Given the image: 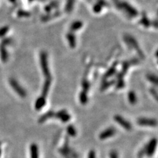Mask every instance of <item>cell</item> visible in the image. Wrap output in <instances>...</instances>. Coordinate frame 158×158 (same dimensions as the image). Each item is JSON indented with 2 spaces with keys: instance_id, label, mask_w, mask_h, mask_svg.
I'll use <instances>...</instances> for the list:
<instances>
[{
  "instance_id": "obj_1",
  "label": "cell",
  "mask_w": 158,
  "mask_h": 158,
  "mask_svg": "<svg viewBox=\"0 0 158 158\" xmlns=\"http://www.w3.org/2000/svg\"><path fill=\"white\" fill-rule=\"evenodd\" d=\"M40 65L42 71L44 76L46 78H51V74H50V71L48 65V54L46 52L42 51L40 54Z\"/></svg>"
},
{
  "instance_id": "obj_24",
  "label": "cell",
  "mask_w": 158,
  "mask_h": 158,
  "mask_svg": "<svg viewBox=\"0 0 158 158\" xmlns=\"http://www.w3.org/2000/svg\"><path fill=\"white\" fill-rule=\"evenodd\" d=\"M141 22L142 23V24H143L144 26H145V27H148L150 24V20L148 19V17H144L143 18L142 17V19L141 20Z\"/></svg>"
},
{
  "instance_id": "obj_13",
  "label": "cell",
  "mask_w": 158,
  "mask_h": 158,
  "mask_svg": "<svg viewBox=\"0 0 158 158\" xmlns=\"http://www.w3.org/2000/svg\"><path fill=\"white\" fill-rule=\"evenodd\" d=\"M46 98L44 96H40L35 102V109L39 111L42 109L46 105Z\"/></svg>"
},
{
  "instance_id": "obj_32",
  "label": "cell",
  "mask_w": 158,
  "mask_h": 158,
  "mask_svg": "<svg viewBox=\"0 0 158 158\" xmlns=\"http://www.w3.org/2000/svg\"><path fill=\"white\" fill-rule=\"evenodd\" d=\"M150 92H151V94H152V96L154 97V98H155V99L156 100H157V91L156 90V88H150Z\"/></svg>"
},
{
  "instance_id": "obj_12",
  "label": "cell",
  "mask_w": 158,
  "mask_h": 158,
  "mask_svg": "<svg viewBox=\"0 0 158 158\" xmlns=\"http://www.w3.org/2000/svg\"><path fill=\"white\" fill-rule=\"evenodd\" d=\"M30 158H39V149L37 144L33 143L30 146Z\"/></svg>"
},
{
  "instance_id": "obj_6",
  "label": "cell",
  "mask_w": 158,
  "mask_h": 158,
  "mask_svg": "<svg viewBox=\"0 0 158 158\" xmlns=\"http://www.w3.org/2000/svg\"><path fill=\"white\" fill-rule=\"evenodd\" d=\"M113 118L117 123H118L120 126L125 128V130L130 131L132 129L131 124L129 123L127 120L125 119L124 117L119 115H115L114 116Z\"/></svg>"
},
{
  "instance_id": "obj_25",
  "label": "cell",
  "mask_w": 158,
  "mask_h": 158,
  "mask_svg": "<svg viewBox=\"0 0 158 158\" xmlns=\"http://www.w3.org/2000/svg\"><path fill=\"white\" fill-rule=\"evenodd\" d=\"M71 115L67 113L65 115H63L59 119L62 121V122H63V123H67V122H68L71 119Z\"/></svg>"
},
{
  "instance_id": "obj_23",
  "label": "cell",
  "mask_w": 158,
  "mask_h": 158,
  "mask_svg": "<svg viewBox=\"0 0 158 158\" xmlns=\"http://www.w3.org/2000/svg\"><path fill=\"white\" fill-rule=\"evenodd\" d=\"M82 88H83V90L87 92V91L90 88L89 82L87 80H84H84L82 81Z\"/></svg>"
},
{
  "instance_id": "obj_15",
  "label": "cell",
  "mask_w": 158,
  "mask_h": 158,
  "mask_svg": "<svg viewBox=\"0 0 158 158\" xmlns=\"http://www.w3.org/2000/svg\"><path fill=\"white\" fill-rule=\"evenodd\" d=\"M117 65V63H115L113 64V65L109 68V70L106 72V73L105 74H104L103 79H106L111 76H113V75L115 73Z\"/></svg>"
},
{
  "instance_id": "obj_9",
  "label": "cell",
  "mask_w": 158,
  "mask_h": 158,
  "mask_svg": "<svg viewBox=\"0 0 158 158\" xmlns=\"http://www.w3.org/2000/svg\"><path fill=\"white\" fill-rule=\"evenodd\" d=\"M67 40L68 41V43L70 46V47L71 48H74L75 46L77 45V41H76V36H75V34H74V32H70L68 33L66 36Z\"/></svg>"
},
{
  "instance_id": "obj_22",
  "label": "cell",
  "mask_w": 158,
  "mask_h": 158,
  "mask_svg": "<svg viewBox=\"0 0 158 158\" xmlns=\"http://www.w3.org/2000/svg\"><path fill=\"white\" fill-rule=\"evenodd\" d=\"M9 30V27L8 26H4L2 28H0V38L5 36L8 34Z\"/></svg>"
},
{
  "instance_id": "obj_34",
  "label": "cell",
  "mask_w": 158,
  "mask_h": 158,
  "mask_svg": "<svg viewBox=\"0 0 158 158\" xmlns=\"http://www.w3.org/2000/svg\"><path fill=\"white\" fill-rule=\"evenodd\" d=\"M88 158H96V154L94 150H90L88 152Z\"/></svg>"
},
{
  "instance_id": "obj_20",
  "label": "cell",
  "mask_w": 158,
  "mask_h": 158,
  "mask_svg": "<svg viewBox=\"0 0 158 158\" xmlns=\"http://www.w3.org/2000/svg\"><path fill=\"white\" fill-rule=\"evenodd\" d=\"M146 78L150 82H152L153 84L155 86L157 85V77L156 74L149 73L146 75Z\"/></svg>"
},
{
  "instance_id": "obj_26",
  "label": "cell",
  "mask_w": 158,
  "mask_h": 158,
  "mask_svg": "<svg viewBox=\"0 0 158 158\" xmlns=\"http://www.w3.org/2000/svg\"><path fill=\"white\" fill-rule=\"evenodd\" d=\"M115 83V81H109V82H104V83L102 84V87H101V90H106V88H109L110 86L113 85Z\"/></svg>"
},
{
  "instance_id": "obj_11",
  "label": "cell",
  "mask_w": 158,
  "mask_h": 158,
  "mask_svg": "<svg viewBox=\"0 0 158 158\" xmlns=\"http://www.w3.org/2000/svg\"><path fill=\"white\" fill-rule=\"evenodd\" d=\"M55 115V112L52 110H50L48 112H46V113H44V115H42L38 119V122L40 123H43L47 121L48 119L50 118H52V117H54Z\"/></svg>"
},
{
  "instance_id": "obj_17",
  "label": "cell",
  "mask_w": 158,
  "mask_h": 158,
  "mask_svg": "<svg viewBox=\"0 0 158 158\" xmlns=\"http://www.w3.org/2000/svg\"><path fill=\"white\" fill-rule=\"evenodd\" d=\"M79 100H80V102L82 104H83V105L87 104L88 101L87 92L84 91V90H82V92H81L80 95H79Z\"/></svg>"
},
{
  "instance_id": "obj_7",
  "label": "cell",
  "mask_w": 158,
  "mask_h": 158,
  "mask_svg": "<svg viewBox=\"0 0 158 158\" xmlns=\"http://www.w3.org/2000/svg\"><path fill=\"white\" fill-rule=\"evenodd\" d=\"M157 141L156 138L151 139L150 142L146 144V155L148 157L152 156L156 150Z\"/></svg>"
},
{
  "instance_id": "obj_8",
  "label": "cell",
  "mask_w": 158,
  "mask_h": 158,
  "mask_svg": "<svg viewBox=\"0 0 158 158\" xmlns=\"http://www.w3.org/2000/svg\"><path fill=\"white\" fill-rule=\"evenodd\" d=\"M116 132V130L113 127H109L106 128V130L103 131L99 135V138L100 140H106L111 138V136L115 135Z\"/></svg>"
},
{
  "instance_id": "obj_28",
  "label": "cell",
  "mask_w": 158,
  "mask_h": 158,
  "mask_svg": "<svg viewBox=\"0 0 158 158\" xmlns=\"http://www.w3.org/2000/svg\"><path fill=\"white\" fill-rule=\"evenodd\" d=\"M67 111L65 109H62V110H60L57 113H55V115H54V117L57 118H60L61 117H62L63 115H65V113H67Z\"/></svg>"
},
{
  "instance_id": "obj_5",
  "label": "cell",
  "mask_w": 158,
  "mask_h": 158,
  "mask_svg": "<svg viewBox=\"0 0 158 158\" xmlns=\"http://www.w3.org/2000/svg\"><path fill=\"white\" fill-rule=\"evenodd\" d=\"M137 123L141 126H148L152 127H156L157 125V120L152 118L141 117L137 120Z\"/></svg>"
},
{
  "instance_id": "obj_31",
  "label": "cell",
  "mask_w": 158,
  "mask_h": 158,
  "mask_svg": "<svg viewBox=\"0 0 158 158\" xmlns=\"http://www.w3.org/2000/svg\"><path fill=\"white\" fill-rule=\"evenodd\" d=\"M102 7H103V5L101 4V3H98V4H96L94 8V11L95 13H99L101 11V10L102 9Z\"/></svg>"
},
{
  "instance_id": "obj_29",
  "label": "cell",
  "mask_w": 158,
  "mask_h": 158,
  "mask_svg": "<svg viewBox=\"0 0 158 158\" xmlns=\"http://www.w3.org/2000/svg\"><path fill=\"white\" fill-rule=\"evenodd\" d=\"M125 87V82L123 79H118V81L117 82V83L116 84L117 88H123Z\"/></svg>"
},
{
  "instance_id": "obj_36",
  "label": "cell",
  "mask_w": 158,
  "mask_h": 158,
  "mask_svg": "<svg viewBox=\"0 0 158 158\" xmlns=\"http://www.w3.org/2000/svg\"><path fill=\"white\" fill-rule=\"evenodd\" d=\"M28 1H29V2H32V1H33V0H28Z\"/></svg>"
},
{
  "instance_id": "obj_19",
  "label": "cell",
  "mask_w": 158,
  "mask_h": 158,
  "mask_svg": "<svg viewBox=\"0 0 158 158\" xmlns=\"http://www.w3.org/2000/svg\"><path fill=\"white\" fill-rule=\"evenodd\" d=\"M74 5V0H67L65 5V11L67 13H71L73 9Z\"/></svg>"
},
{
  "instance_id": "obj_27",
  "label": "cell",
  "mask_w": 158,
  "mask_h": 158,
  "mask_svg": "<svg viewBox=\"0 0 158 158\" xmlns=\"http://www.w3.org/2000/svg\"><path fill=\"white\" fill-rule=\"evenodd\" d=\"M17 15L20 17H29L30 13L27 11H25L24 10H19L17 13Z\"/></svg>"
},
{
  "instance_id": "obj_10",
  "label": "cell",
  "mask_w": 158,
  "mask_h": 158,
  "mask_svg": "<svg viewBox=\"0 0 158 158\" xmlns=\"http://www.w3.org/2000/svg\"><path fill=\"white\" fill-rule=\"evenodd\" d=\"M52 83V80L51 78H48L46 79V81L44 83V85H43L42 87V96L46 97L47 96L48 92H49V90L50 88V86H51Z\"/></svg>"
},
{
  "instance_id": "obj_33",
  "label": "cell",
  "mask_w": 158,
  "mask_h": 158,
  "mask_svg": "<svg viewBox=\"0 0 158 158\" xmlns=\"http://www.w3.org/2000/svg\"><path fill=\"white\" fill-rule=\"evenodd\" d=\"M109 158H118V153L115 150L111 151L109 153Z\"/></svg>"
},
{
  "instance_id": "obj_21",
  "label": "cell",
  "mask_w": 158,
  "mask_h": 158,
  "mask_svg": "<svg viewBox=\"0 0 158 158\" xmlns=\"http://www.w3.org/2000/svg\"><path fill=\"white\" fill-rule=\"evenodd\" d=\"M1 55H2V59L4 62H6L8 59V52L6 51V49L5 48V46H2L1 48Z\"/></svg>"
},
{
  "instance_id": "obj_18",
  "label": "cell",
  "mask_w": 158,
  "mask_h": 158,
  "mask_svg": "<svg viewBox=\"0 0 158 158\" xmlns=\"http://www.w3.org/2000/svg\"><path fill=\"white\" fill-rule=\"evenodd\" d=\"M67 132L69 136L72 137H74L77 135V130L73 125H69L67 127Z\"/></svg>"
},
{
  "instance_id": "obj_14",
  "label": "cell",
  "mask_w": 158,
  "mask_h": 158,
  "mask_svg": "<svg viewBox=\"0 0 158 158\" xmlns=\"http://www.w3.org/2000/svg\"><path fill=\"white\" fill-rule=\"evenodd\" d=\"M82 25H83V23H82L81 21H74V22H73L71 25V27H70L71 32H74L75 31L80 30L82 27Z\"/></svg>"
},
{
  "instance_id": "obj_4",
  "label": "cell",
  "mask_w": 158,
  "mask_h": 158,
  "mask_svg": "<svg viewBox=\"0 0 158 158\" xmlns=\"http://www.w3.org/2000/svg\"><path fill=\"white\" fill-rule=\"evenodd\" d=\"M9 84L11 86V87L17 93V94L19 95L21 98H24L27 96V92L25 91V90L21 87L19 84V82L17 81H15V79L11 78L9 80Z\"/></svg>"
},
{
  "instance_id": "obj_30",
  "label": "cell",
  "mask_w": 158,
  "mask_h": 158,
  "mask_svg": "<svg viewBox=\"0 0 158 158\" xmlns=\"http://www.w3.org/2000/svg\"><path fill=\"white\" fill-rule=\"evenodd\" d=\"M146 145H145L141 150L139 151V152L138 153V156L139 157H142L144 155H146Z\"/></svg>"
},
{
  "instance_id": "obj_3",
  "label": "cell",
  "mask_w": 158,
  "mask_h": 158,
  "mask_svg": "<svg viewBox=\"0 0 158 158\" xmlns=\"http://www.w3.org/2000/svg\"><path fill=\"white\" fill-rule=\"evenodd\" d=\"M125 42H126V44H127L128 45V46H130V47H132V48H134L136 50V51L138 52L140 57H142V58L144 57V54H143V52H142V50L141 49V48H140L138 43L136 42V40L133 37L131 36L127 35L125 37Z\"/></svg>"
},
{
  "instance_id": "obj_2",
  "label": "cell",
  "mask_w": 158,
  "mask_h": 158,
  "mask_svg": "<svg viewBox=\"0 0 158 158\" xmlns=\"http://www.w3.org/2000/svg\"><path fill=\"white\" fill-rule=\"evenodd\" d=\"M120 8L123 10V11L131 17H136L138 15V11L134 8H133L131 5L129 4L127 2H122L120 3Z\"/></svg>"
},
{
  "instance_id": "obj_16",
  "label": "cell",
  "mask_w": 158,
  "mask_h": 158,
  "mask_svg": "<svg viewBox=\"0 0 158 158\" xmlns=\"http://www.w3.org/2000/svg\"><path fill=\"white\" fill-rule=\"evenodd\" d=\"M128 100L129 103L132 104V105H134V104L137 102V97H136L134 91L131 90L128 93Z\"/></svg>"
},
{
  "instance_id": "obj_35",
  "label": "cell",
  "mask_w": 158,
  "mask_h": 158,
  "mask_svg": "<svg viewBox=\"0 0 158 158\" xmlns=\"http://www.w3.org/2000/svg\"><path fill=\"white\" fill-rule=\"evenodd\" d=\"M17 1V0H9V2H12V3H14V2H15Z\"/></svg>"
}]
</instances>
